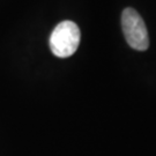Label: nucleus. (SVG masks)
<instances>
[{"label":"nucleus","mask_w":156,"mask_h":156,"mask_svg":"<svg viewBox=\"0 0 156 156\" xmlns=\"http://www.w3.org/2000/svg\"><path fill=\"white\" fill-rule=\"evenodd\" d=\"M122 27L128 45L138 51H145L149 46L146 24L139 13L133 8H126L122 14Z\"/></svg>","instance_id":"nucleus-2"},{"label":"nucleus","mask_w":156,"mask_h":156,"mask_svg":"<svg viewBox=\"0 0 156 156\" xmlns=\"http://www.w3.org/2000/svg\"><path fill=\"white\" fill-rule=\"evenodd\" d=\"M80 29L72 21L60 22L50 36V49L52 53L59 58H67L75 53L80 44Z\"/></svg>","instance_id":"nucleus-1"}]
</instances>
